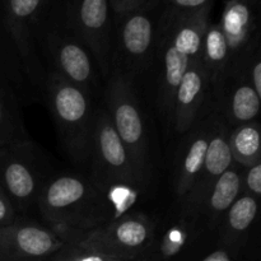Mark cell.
<instances>
[{
    "mask_svg": "<svg viewBox=\"0 0 261 261\" xmlns=\"http://www.w3.org/2000/svg\"><path fill=\"white\" fill-rule=\"evenodd\" d=\"M89 163L92 182L109 196L119 217L126 213L149 182L117 135L106 109L94 114Z\"/></svg>",
    "mask_w": 261,
    "mask_h": 261,
    "instance_id": "1",
    "label": "cell"
},
{
    "mask_svg": "<svg viewBox=\"0 0 261 261\" xmlns=\"http://www.w3.org/2000/svg\"><path fill=\"white\" fill-rule=\"evenodd\" d=\"M37 206L50 227L84 231L116 218L109 196L92 180L71 173L46 180Z\"/></svg>",
    "mask_w": 261,
    "mask_h": 261,
    "instance_id": "2",
    "label": "cell"
},
{
    "mask_svg": "<svg viewBox=\"0 0 261 261\" xmlns=\"http://www.w3.org/2000/svg\"><path fill=\"white\" fill-rule=\"evenodd\" d=\"M51 228L65 242L79 245L105 256L132 261L147 254L157 224L147 214L127 212L107 223L84 231Z\"/></svg>",
    "mask_w": 261,
    "mask_h": 261,
    "instance_id": "3",
    "label": "cell"
},
{
    "mask_svg": "<svg viewBox=\"0 0 261 261\" xmlns=\"http://www.w3.org/2000/svg\"><path fill=\"white\" fill-rule=\"evenodd\" d=\"M47 96L61 140L71 160L89 163L94 114L91 96L56 73L47 79Z\"/></svg>",
    "mask_w": 261,
    "mask_h": 261,
    "instance_id": "4",
    "label": "cell"
},
{
    "mask_svg": "<svg viewBox=\"0 0 261 261\" xmlns=\"http://www.w3.org/2000/svg\"><path fill=\"white\" fill-rule=\"evenodd\" d=\"M107 114L117 135L145 177L150 175V155L142 109L129 73L115 71L107 87Z\"/></svg>",
    "mask_w": 261,
    "mask_h": 261,
    "instance_id": "5",
    "label": "cell"
},
{
    "mask_svg": "<svg viewBox=\"0 0 261 261\" xmlns=\"http://www.w3.org/2000/svg\"><path fill=\"white\" fill-rule=\"evenodd\" d=\"M37 162V154L30 139L0 147V188L18 216L37 205L38 195L46 182Z\"/></svg>",
    "mask_w": 261,
    "mask_h": 261,
    "instance_id": "6",
    "label": "cell"
},
{
    "mask_svg": "<svg viewBox=\"0 0 261 261\" xmlns=\"http://www.w3.org/2000/svg\"><path fill=\"white\" fill-rule=\"evenodd\" d=\"M65 244L48 224L19 218L0 227V261H47Z\"/></svg>",
    "mask_w": 261,
    "mask_h": 261,
    "instance_id": "7",
    "label": "cell"
},
{
    "mask_svg": "<svg viewBox=\"0 0 261 261\" xmlns=\"http://www.w3.org/2000/svg\"><path fill=\"white\" fill-rule=\"evenodd\" d=\"M229 130L231 127L223 116L218 111L214 112L212 115L211 139L203 167L188 195L180 201L181 211L191 214L195 218L217 178L234 163L228 142Z\"/></svg>",
    "mask_w": 261,
    "mask_h": 261,
    "instance_id": "8",
    "label": "cell"
},
{
    "mask_svg": "<svg viewBox=\"0 0 261 261\" xmlns=\"http://www.w3.org/2000/svg\"><path fill=\"white\" fill-rule=\"evenodd\" d=\"M48 53L55 66L54 73L91 96L96 73L92 54L87 51L84 43L54 35L48 40Z\"/></svg>",
    "mask_w": 261,
    "mask_h": 261,
    "instance_id": "9",
    "label": "cell"
},
{
    "mask_svg": "<svg viewBox=\"0 0 261 261\" xmlns=\"http://www.w3.org/2000/svg\"><path fill=\"white\" fill-rule=\"evenodd\" d=\"M209 91L208 76L196 59L184 74L173 98L171 122L178 134H186L199 121Z\"/></svg>",
    "mask_w": 261,
    "mask_h": 261,
    "instance_id": "10",
    "label": "cell"
},
{
    "mask_svg": "<svg viewBox=\"0 0 261 261\" xmlns=\"http://www.w3.org/2000/svg\"><path fill=\"white\" fill-rule=\"evenodd\" d=\"M214 92L218 97V112L229 127L257 120L261 96L244 78L237 74L227 73L214 88Z\"/></svg>",
    "mask_w": 261,
    "mask_h": 261,
    "instance_id": "11",
    "label": "cell"
},
{
    "mask_svg": "<svg viewBox=\"0 0 261 261\" xmlns=\"http://www.w3.org/2000/svg\"><path fill=\"white\" fill-rule=\"evenodd\" d=\"M76 28L103 73L111 63L109 36V0H81L76 12Z\"/></svg>",
    "mask_w": 261,
    "mask_h": 261,
    "instance_id": "12",
    "label": "cell"
},
{
    "mask_svg": "<svg viewBox=\"0 0 261 261\" xmlns=\"http://www.w3.org/2000/svg\"><path fill=\"white\" fill-rule=\"evenodd\" d=\"M212 133V115L198 121L188 133L175 163V193L182 200L193 188L205 160Z\"/></svg>",
    "mask_w": 261,
    "mask_h": 261,
    "instance_id": "13",
    "label": "cell"
},
{
    "mask_svg": "<svg viewBox=\"0 0 261 261\" xmlns=\"http://www.w3.org/2000/svg\"><path fill=\"white\" fill-rule=\"evenodd\" d=\"M120 51L129 71H142L152 61L154 51V25L139 9L125 13L119 32Z\"/></svg>",
    "mask_w": 261,
    "mask_h": 261,
    "instance_id": "14",
    "label": "cell"
},
{
    "mask_svg": "<svg viewBox=\"0 0 261 261\" xmlns=\"http://www.w3.org/2000/svg\"><path fill=\"white\" fill-rule=\"evenodd\" d=\"M242 176L241 166L233 163L217 178L209 190L196 214V218L208 232L219 228L228 209L242 193Z\"/></svg>",
    "mask_w": 261,
    "mask_h": 261,
    "instance_id": "15",
    "label": "cell"
},
{
    "mask_svg": "<svg viewBox=\"0 0 261 261\" xmlns=\"http://www.w3.org/2000/svg\"><path fill=\"white\" fill-rule=\"evenodd\" d=\"M260 199L242 191L219 226L221 246L237 252L249 240L259 216Z\"/></svg>",
    "mask_w": 261,
    "mask_h": 261,
    "instance_id": "16",
    "label": "cell"
},
{
    "mask_svg": "<svg viewBox=\"0 0 261 261\" xmlns=\"http://www.w3.org/2000/svg\"><path fill=\"white\" fill-rule=\"evenodd\" d=\"M41 5V0H7V24L17 50L27 68L36 64L31 40V23Z\"/></svg>",
    "mask_w": 261,
    "mask_h": 261,
    "instance_id": "17",
    "label": "cell"
},
{
    "mask_svg": "<svg viewBox=\"0 0 261 261\" xmlns=\"http://www.w3.org/2000/svg\"><path fill=\"white\" fill-rule=\"evenodd\" d=\"M232 54L221 25H208L204 35L199 61L205 70L211 88H216L231 65Z\"/></svg>",
    "mask_w": 261,
    "mask_h": 261,
    "instance_id": "18",
    "label": "cell"
},
{
    "mask_svg": "<svg viewBox=\"0 0 261 261\" xmlns=\"http://www.w3.org/2000/svg\"><path fill=\"white\" fill-rule=\"evenodd\" d=\"M219 25L226 36L234 60L251 43V13L247 5L241 0L229 3Z\"/></svg>",
    "mask_w": 261,
    "mask_h": 261,
    "instance_id": "19",
    "label": "cell"
},
{
    "mask_svg": "<svg viewBox=\"0 0 261 261\" xmlns=\"http://www.w3.org/2000/svg\"><path fill=\"white\" fill-rule=\"evenodd\" d=\"M229 148L236 165L246 168L261 162V133L259 120L229 130Z\"/></svg>",
    "mask_w": 261,
    "mask_h": 261,
    "instance_id": "20",
    "label": "cell"
},
{
    "mask_svg": "<svg viewBox=\"0 0 261 261\" xmlns=\"http://www.w3.org/2000/svg\"><path fill=\"white\" fill-rule=\"evenodd\" d=\"M27 139L30 138L18 116L15 101L0 84V147L8 143Z\"/></svg>",
    "mask_w": 261,
    "mask_h": 261,
    "instance_id": "21",
    "label": "cell"
},
{
    "mask_svg": "<svg viewBox=\"0 0 261 261\" xmlns=\"http://www.w3.org/2000/svg\"><path fill=\"white\" fill-rule=\"evenodd\" d=\"M47 261H122L105 256L96 251L82 247L79 245L66 242Z\"/></svg>",
    "mask_w": 261,
    "mask_h": 261,
    "instance_id": "22",
    "label": "cell"
},
{
    "mask_svg": "<svg viewBox=\"0 0 261 261\" xmlns=\"http://www.w3.org/2000/svg\"><path fill=\"white\" fill-rule=\"evenodd\" d=\"M242 176V191L260 199L261 196V162L245 168Z\"/></svg>",
    "mask_w": 261,
    "mask_h": 261,
    "instance_id": "23",
    "label": "cell"
},
{
    "mask_svg": "<svg viewBox=\"0 0 261 261\" xmlns=\"http://www.w3.org/2000/svg\"><path fill=\"white\" fill-rule=\"evenodd\" d=\"M168 2L173 8V15H177L199 12L209 7L211 0H168Z\"/></svg>",
    "mask_w": 261,
    "mask_h": 261,
    "instance_id": "24",
    "label": "cell"
},
{
    "mask_svg": "<svg viewBox=\"0 0 261 261\" xmlns=\"http://www.w3.org/2000/svg\"><path fill=\"white\" fill-rule=\"evenodd\" d=\"M18 219H19V216L15 212L14 206L12 205L3 189L0 188V227L9 226Z\"/></svg>",
    "mask_w": 261,
    "mask_h": 261,
    "instance_id": "25",
    "label": "cell"
},
{
    "mask_svg": "<svg viewBox=\"0 0 261 261\" xmlns=\"http://www.w3.org/2000/svg\"><path fill=\"white\" fill-rule=\"evenodd\" d=\"M201 261H234V252L221 246V249L209 254Z\"/></svg>",
    "mask_w": 261,
    "mask_h": 261,
    "instance_id": "26",
    "label": "cell"
},
{
    "mask_svg": "<svg viewBox=\"0 0 261 261\" xmlns=\"http://www.w3.org/2000/svg\"><path fill=\"white\" fill-rule=\"evenodd\" d=\"M147 2H149V0H120V7L117 13L125 14V13L132 12V10L140 9Z\"/></svg>",
    "mask_w": 261,
    "mask_h": 261,
    "instance_id": "27",
    "label": "cell"
},
{
    "mask_svg": "<svg viewBox=\"0 0 261 261\" xmlns=\"http://www.w3.org/2000/svg\"><path fill=\"white\" fill-rule=\"evenodd\" d=\"M112 2V5H114V8H115V10H119V7H120V0H111Z\"/></svg>",
    "mask_w": 261,
    "mask_h": 261,
    "instance_id": "28",
    "label": "cell"
}]
</instances>
